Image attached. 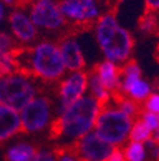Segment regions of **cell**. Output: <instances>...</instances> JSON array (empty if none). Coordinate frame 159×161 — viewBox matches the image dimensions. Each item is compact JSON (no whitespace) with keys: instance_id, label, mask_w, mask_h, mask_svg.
I'll return each mask as SVG.
<instances>
[{"instance_id":"obj_20","label":"cell","mask_w":159,"mask_h":161,"mask_svg":"<svg viewBox=\"0 0 159 161\" xmlns=\"http://www.w3.org/2000/svg\"><path fill=\"white\" fill-rule=\"evenodd\" d=\"M139 30L144 35H156L159 33V14L146 12L139 19Z\"/></svg>"},{"instance_id":"obj_25","label":"cell","mask_w":159,"mask_h":161,"mask_svg":"<svg viewBox=\"0 0 159 161\" xmlns=\"http://www.w3.org/2000/svg\"><path fill=\"white\" fill-rule=\"evenodd\" d=\"M31 161H57V153L55 150L39 148Z\"/></svg>"},{"instance_id":"obj_22","label":"cell","mask_w":159,"mask_h":161,"mask_svg":"<svg viewBox=\"0 0 159 161\" xmlns=\"http://www.w3.org/2000/svg\"><path fill=\"white\" fill-rule=\"evenodd\" d=\"M17 47V42L14 41L12 35L5 31H0V56L14 51Z\"/></svg>"},{"instance_id":"obj_18","label":"cell","mask_w":159,"mask_h":161,"mask_svg":"<svg viewBox=\"0 0 159 161\" xmlns=\"http://www.w3.org/2000/svg\"><path fill=\"white\" fill-rule=\"evenodd\" d=\"M111 103L115 106H117L122 113H125L126 115L131 116L132 119H136L139 116V114H140V111H141V105L140 104L135 103L134 100L129 98L127 96H125V95H122L120 92L112 93Z\"/></svg>"},{"instance_id":"obj_30","label":"cell","mask_w":159,"mask_h":161,"mask_svg":"<svg viewBox=\"0 0 159 161\" xmlns=\"http://www.w3.org/2000/svg\"><path fill=\"white\" fill-rule=\"evenodd\" d=\"M5 7H24V4L28 2H24V0H0Z\"/></svg>"},{"instance_id":"obj_14","label":"cell","mask_w":159,"mask_h":161,"mask_svg":"<svg viewBox=\"0 0 159 161\" xmlns=\"http://www.w3.org/2000/svg\"><path fill=\"white\" fill-rule=\"evenodd\" d=\"M92 70L97 74L102 85L111 93H115L118 91L120 80H121V65L105 59L102 62H99Z\"/></svg>"},{"instance_id":"obj_5","label":"cell","mask_w":159,"mask_h":161,"mask_svg":"<svg viewBox=\"0 0 159 161\" xmlns=\"http://www.w3.org/2000/svg\"><path fill=\"white\" fill-rule=\"evenodd\" d=\"M39 92L38 80L19 70L0 77V104L17 111H21Z\"/></svg>"},{"instance_id":"obj_9","label":"cell","mask_w":159,"mask_h":161,"mask_svg":"<svg viewBox=\"0 0 159 161\" xmlns=\"http://www.w3.org/2000/svg\"><path fill=\"white\" fill-rule=\"evenodd\" d=\"M56 85L57 104L55 106V113L59 114L66 106L88 93V72H68Z\"/></svg>"},{"instance_id":"obj_3","label":"cell","mask_w":159,"mask_h":161,"mask_svg":"<svg viewBox=\"0 0 159 161\" xmlns=\"http://www.w3.org/2000/svg\"><path fill=\"white\" fill-rule=\"evenodd\" d=\"M93 32L97 46L106 60L122 65L131 59L135 40L115 13H103L93 25Z\"/></svg>"},{"instance_id":"obj_28","label":"cell","mask_w":159,"mask_h":161,"mask_svg":"<svg viewBox=\"0 0 159 161\" xmlns=\"http://www.w3.org/2000/svg\"><path fill=\"white\" fill-rule=\"evenodd\" d=\"M105 161H126L125 155L122 152V148L121 147H115L113 151L110 153V156Z\"/></svg>"},{"instance_id":"obj_6","label":"cell","mask_w":159,"mask_h":161,"mask_svg":"<svg viewBox=\"0 0 159 161\" xmlns=\"http://www.w3.org/2000/svg\"><path fill=\"white\" fill-rule=\"evenodd\" d=\"M22 122V132L27 134H38L49 130L55 119V104L50 96L39 92L19 111Z\"/></svg>"},{"instance_id":"obj_32","label":"cell","mask_w":159,"mask_h":161,"mask_svg":"<svg viewBox=\"0 0 159 161\" xmlns=\"http://www.w3.org/2000/svg\"><path fill=\"white\" fill-rule=\"evenodd\" d=\"M156 59H158V62H159V44H158V46H156Z\"/></svg>"},{"instance_id":"obj_29","label":"cell","mask_w":159,"mask_h":161,"mask_svg":"<svg viewBox=\"0 0 159 161\" xmlns=\"http://www.w3.org/2000/svg\"><path fill=\"white\" fill-rule=\"evenodd\" d=\"M146 12L159 14V0H144Z\"/></svg>"},{"instance_id":"obj_7","label":"cell","mask_w":159,"mask_h":161,"mask_svg":"<svg viewBox=\"0 0 159 161\" xmlns=\"http://www.w3.org/2000/svg\"><path fill=\"white\" fill-rule=\"evenodd\" d=\"M24 8L39 32L57 33L68 27L59 0H28Z\"/></svg>"},{"instance_id":"obj_8","label":"cell","mask_w":159,"mask_h":161,"mask_svg":"<svg viewBox=\"0 0 159 161\" xmlns=\"http://www.w3.org/2000/svg\"><path fill=\"white\" fill-rule=\"evenodd\" d=\"M59 5L68 26L79 28L93 27L103 14L99 0H59Z\"/></svg>"},{"instance_id":"obj_13","label":"cell","mask_w":159,"mask_h":161,"mask_svg":"<svg viewBox=\"0 0 159 161\" xmlns=\"http://www.w3.org/2000/svg\"><path fill=\"white\" fill-rule=\"evenodd\" d=\"M22 133V122L19 111L0 104V143Z\"/></svg>"},{"instance_id":"obj_1","label":"cell","mask_w":159,"mask_h":161,"mask_svg":"<svg viewBox=\"0 0 159 161\" xmlns=\"http://www.w3.org/2000/svg\"><path fill=\"white\" fill-rule=\"evenodd\" d=\"M101 106L93 96L87 93L56 114L49 128V138L57 145L56 148L70 147L92 132Z\"/></svg>"},{"instance_id":"obj_26","label":"cell","mask_w":159,"mask_h":161,"mask_svg":"<svg viewBox=\"0 0 159 161\" xmlns=\"http://www.w3.org/2000/svg\"><path fill=\"white\" fill-rule=\"evenodd\" d=\"M144 145L148 153V161H159V143L150 138Z\"/></svg>"},{"instance_id":"obj_21","label":"cell","mask_w":159,"mask_h":161,"mask_svg":"<svg viewBox=\"0 0 159 161\" xmlns=\"http://www.w3.org/2000/svg\"><path fill=\"white\" fill-rule=\"evenodd\" d=\"M153 132L141 122L139 118H136L132 123L130 134H129V141H135V142H141L145 143L146 141L151 138Z\"/></svg>"},{"instance_id":"obj_24","label":"cell","mask_w":159,"mask_h":161,"mask_svg":"<svg viewBox=\"0 0 159 161\" xmlns=\"http://www.w3.org/2000/svg\"><path fill=\"white\" fill-rule=\"evenodd\" d=\"M141 109L154 114H159V92H151L141 104Z\"/></svg>"},{"instance_id":"obj_4","label":"cell","mask_w":159,"mask_h":161,"mask_svg":"<svg viewBox=\"0 0 159 161\" xmlns=\"http://www.w3.org/2000/svg\"><path fill=\"white\" fill-rule=\"evenodd\" d=\"M134 120L110 101L101 106L93 130L112 147H122L129 141Z\"/></svg>"},{"instance_id":"obj_33","label":"cell","mask_w":159,"mask_h":161,"mask_svg":"<svg viewBox=\"0 0 159 161\" xmlns=\"http://www.w3.org/2000/svg\"><path fill=\"white\" fill-rule=\"evenodd\" d=\"M117 3H122V2H125V0H116Z\"/></svg>"},{"instance_id":"obj_17","label":"cell","mask_w":159,"mask_h":161,"mask_svg":"<svg viewBox=\"0 0 159 161\" xmlns=\"http://www.w3.org/2000/svg\"><path fill=\"white\" fill-rule=\"evenodd\" d=\"M88 92L101 105L108 104L112 97V93L102 85V82L99 80V78L93 70L88 72Z\"/></svg>"},{"instance_id":"obj_12","label":"cell","mask_w":159,"mask_h":161,"mask_svg":"<svg viewBox=\"0 0 159 161\" xmlns=\"http://www.w3.org/2000/svg\"><path fill=\"white\" fill-rule=\"evenodd\" d=\"M66 72L84 70L87 60L79 40L73 35H63L57 41Z\"/></svg>"},{"instance_id":"obj_31","label":"cell","mask_w":159,"mask_h":161,"mask_svg":"<svg viewBox=\"0 0 159 161\" xmlns=\"http://www.w3.org/2000/svg\"><path fill=\"white\" fill-rule=\"evenodd\" d=\"M5 14H7V9H5V5L0 2V23L3 22V19L5 18Z\"/></svg>"},{"instance_id":"obj_15","label":"cell","mask_w":159,"mask_h":161,"mask_svg":"<svg viewBox=\"0 0 159 161\" xmlns=\"http://www.w3.org/2000/svg\"><path fill=\"white\" fill-rule=\"evenodd\" d=\"M151 85L148 80L143 79V77H140L134 79H121L117 92L127 96L129 98L134 100L135 103L141 105L146 100V97L151 93Z\"/></svg>"},{"instance_id":"obj_34","label":"cell","mask_w":159,"mask_h":161,"mask_svg":"<svg viewBox=\"0 0 159 161\" xmlns=\"http://www.w3.org/2000/svg\"><path fill=\"white\" fill-rule=\"evenodd\" d=\"M158 119H159V114H158Z\"/></svg>"},{"instance_id":"obj_11","label":"cell","mask_w":159,"mask_h":161,"mask_svg":"<svg viewBox=\"0 0 159 161\" xmlns=\"http://www.w3.org/2000/svg\"><path fill=\"white\" fill-rule=\"evenodd\" d=\"M79 161H105L115 147L98 137L94 130L89 132L84 137L70 146Z\"/></svg>"},{"instance_id":"obj_27","label":"cell","mask_w":159,"mask_h":161,"mask_svg":"<svg viewBox=\"0 0 159 161\" xmlns=\"http://www.w3.org/2000/svg\"><path fill=\"white\" fill-rule=\"evenodd\" d=\"M55 151L57 153V161H79V158L70 147L55 148Z\"/></svg>"},{"instance_id":"obj_19","label":"cell","mask_w":159,"mask_h":161,"mask_svg":"<svg viewBox=\"0 0 159 161\" xmlns=\"http://www.w3.org/2000/svg\"><path fill=\"white\" fill-rule=\"evenodd\" d=\"M121 148L126 161H148L146 148H145V145L141 142L129 141Z\"/></svg>"},{"instance_id":"obj_10","label":"cell","mask_w":159,"mask_h":161,"mask_svg":"<svg viewBox=\"0 0 159 161\" xmlns=\"http://www.w3.org/2000/svg\"><path fill=\"white\" fill-rule=\"evenodd\" d=\"M10 35L19 46H31L38 41L39 31L24 7H15L8 15Z\"/></svg>"},{"instance_id":"obj_16","label":"cell","mask_w":159,"mask_h":161,"mask_svg":"<svg viewBox=\"0 0 159 161\" xmlns=\"http://www.w3.org/2000/svg\"><path fill=\"white\" fill-rule=\"evenodd\" d=\"M37 147L29 142L12 145L5 152V161H31L37 152Z\"/></svg>"},{"instance_id":"obj_2","label":"cell","mask_w":159,"mask_h":161,"mask_svg":"<svg viewBox=\"0 0 159 161\" xmlns=\"http://www.w3.org/2000/svg\"><path fill=\"white\" fill-rule=\"evenodd\" d=\"M17 70L22 72L38 82L57 83L65 74L57 41L38 40L31 46H18L14 51Z\"/></svg>"},{"instance_id":"obj_23","label":"cell","mask_w":159,"mask_h":161,"mask_svg":"<svg viewBox=\"0 0 159 161\" xmlns=\"http://www.w3.org/2000/svg\"><path fill=\"white\" fill-rule=\"evenodd\" d=\"M139 119L141 120V122L151 130H156L159 128V119H158V114H154V113H150V111H146V110H143L140 111V114H139L137 116Z\"/></svg>"}]
</instances>
